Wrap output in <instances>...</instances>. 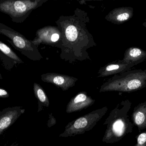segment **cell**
<instances>
[{
    "label": "cell",
    "mask_w": 146,
    "mask_h": 146,
    "mask_svg": "<svg viewBox=\"0 0 146 146\" xmlns=\"http://www.w3.org/2000/svg\"><path fill=\"white\" fill-rule=\"evenodd\" d=\"M87 13L76 9L71 16H61L56 21L61 33L57 47L61 49L62 59L69 62L90 59L87 50L96 45L87 28L89 22Z\"/></svg>",
    "instance_id": "obj_1"
},
{
    "label": "cell",
    "mask_w": 146,
    "mask_h": 146,
    "mask_svg": "<svg viewBox=\"0 0 146 146\" xmlns=\"http://www.w3.org/2000/svg\"><path fill=\"white\" fill-rule=\"evenodd\" d=\"M131 107L129 101H123L111 111L104 124L107 127L103 142L112 144L118 142L133 132V126L128 115Z\"/></svg>",
    "instance_id": "obj_2"
},
{
    "label": "cell",
    "mask_w": 146,
    "mask_h": 146,
    "mask_svg": "<svg viewBox=\"0 0 146 146\" xmlns=\"http://www.w3.org/2000/svg\"><path fill=\"white\" fill-rule=\"evenodd\" d=\"M146 86V70L135 69L114 75L101 86L100 92H132Z\"/></svg>",
    "instance_id": "obj_3"
},
{
    "label": "cell",
    "mask_w": 146,
    "mask_h": 146,
    "mask_svg": "<svg viewBox=\"0 0 146 146\" xmlns=\"http://www.w3.org/2000/svg\"><path fill=\"white\" fill-rule=\"evenodd\" d=\"M46 0H0V12L8 15L14 22H24L34 9Z\"/></svg>",
    "instance_id": "obj_4"
},
{
    "label": "cell",
    "mask_w": 146,
    "mask_h": 146,
    "mask_svg": "<svg viewBox=\"0 0 146 146\" xmlns=\"http://www.w3.org/2000/svg\"><path fill=\"white\" fill-rule=\"evenodd\" d=\"M0 34L8 38L9 40L7 39V41L28 59L38 61L43 58L38 47L32 41L29 40L24 35L1 22Z\"/></svg>",
    "instance_id": "obj_5"
},
{
    "label": "cell",
    "mask_w": 146,
    "mask_h": 146,
    "mask_svg": "<svg viewBox=\"0 0 146 146\" xmlns=\"http://www.w3.org/2000/svg\"><path fill=\"white\" fill-rule=\"evenodd\" d=\"M108 110L106 106L93 111L69 122L60 137L67 138L83 134L92 130L105 115Z\"/></svg>",
    "instance_id": "obj_6"
},
{
    "label": "cell",
    "mask_w": 146,
    "mask_h": 146,
    "mask_svg": "<svg viewBox=\"0 0 146 146\" xmlns=\"http://www.w3.org/2000/svg\"><path fill=\"white\" fill-rule=\"evenodd\" d=\"M36 35L32 42L37 47L41 44L57 47L60 39L61 33L58 27L48 26L38 29Z\"/></svg>",
    "instance_id": "obj_7"
},
{
    "label": "cell",
    "mask_w": 146,
    "mask_h": 146,
    "mask_svg": "<svg viewBox=\"0 0 146 146\" xmlns=\"http://www.w3.org/2000/svg\"><path fill=\"white\" fill-rule=\"evenodd\" d=\"M25 111L21 106L8 107L0 111V135L13 124Z\"/></svg>",
    "instance_id": "obj_8"
},
{
    "label": "cell",
    "mask_w": 146,
    "mask_h": 146,
    "mask_svg": "<svg viewBox=\"0 0 146 146\" xmlns=\"http://www.w3.org/2000/svg\"><path fill=\"white\" fill-rule=\"evenodd\" d=\"M41 79L44 82L53 84L63 91H67L74 87L78 80L75 77L53 73L42 75Z\"/></svg>",
    "instance_id": "obj_9"
},
{
    "label": "cell",
    "mask_w": 146,
    "mask_h": 146,
    "mask_svg": "<svg viewBox=\"0 0 146 146\" xmlns=\"http://www.w3.org/2000/svg\"><path fill=\"white\" fill-rule=\"evenodd\" d=\"M0 61L3 67L11 71L18 64L24 63L20 57L7 45L0 40Z\"/></svg>",
    "instance_id": "obj_10"
},
{
    "label": "cell",
    "mask_w": 146,
    "mask_h": 146,
    "mask_svg": "<svg viewBox=\"0 0 146 146\" xmlns=\"http://www.w3.org/2000/svg\"><path fill=\"white\" fill-rule=\"evenodd\" d=\"M95 101L86 92H80L71 99L67 105L66 112L70 114L81 111L92 105Z\"/></svg>",
    "instance_id": "obj_11"
},
{
    "label": "cell",
    "mask_w": 146,
    "mask_h": 146,
    "mask_svg": "<svg viewBox=\"0 0 146 146\" xmlns=\"http://www.w3.org/2000/svg\"><path fill=\"white\" fill-rule=\"evenodd\" d=\"M134 9L131 7L116 8L110 12L105 17L108 21L116 25H121L133 17Z\"/></svg>",
    "instance_id": "obj_12"
},
{
    "label": "cell",
    "mask_w": 146,
    "mask_h": 146,
    "mask_svg": "<svg viewBox=\"0 0 146 146\" xmlns=\"http://www.w3.org/2000/svg\"><path fill=\"white\" fill-rule=\"evenodd\" d=\"M134 66L133 64L126 63L122 60L117 62H113L101 68L99 70L98 77H105L122 73L129 71Z\"/></svg>",
    "instance_id": "obj_13"
},
{
    "label": "cell",
    "mask_w": 146,
    "mask_h": 146,
    "mask_svg": "<svg viewBox=\"0 0 146 146\" xmlns=\"http://www.w3.org/2000/svg\"><path fill=\"white\" fill-rule=\"evenodd\" d=\"M146 59V51L138 47H132L126 50L122 61L135 66L144 61Z\"/></svg>",
    "instance_id": "obj_14"
},
{
    "label": "cell",
    "mask_w": 146,
    "mask_h": 146,
    "mask_svg": "<svg viewBox=\"0 0 146 146\" xmlns=\"http://www.w3.org/2000/svg\"><path fill=\"white\" fill-rule=\"evenodd\" d=\"M132 119L139 130L146 129V102L139 104L135 108Z\"/></svg>",
    "instance_id": "obj_15"
},
{
    "label": "cell",
    "mask_w": 146,
    "mask_h": 146,
    "mask_svg": "<svg viewBox=\"0 0 146 146\" xmlns=\"http://www.w3.org/2000/svg\"><path fill=\"white\" fill-rule=\"evenodd\" d=\"M33 91L35 97L38 100L37 112L42 111L44 107L48 108L50 105L49 99L41 86L35 82L33 85Z\"/></svg>",
    "instance_id": "obj_16"
},
{
    "label": "cell",
    "mask_w": 146,
    "mask_h": 146,
    "mask_svg": "<svg viewBox=\"0 0 146 146\" xmlns=\"http://www.w3.org/2000/svg\"><path fill=\"white\" fill-rule=\"evenodd\" d=\"M135 146H146V131L139 135Z\"/></svg>",
    "instance_id": "obj_17"
},
{
    "label": "cell",
    "mask_w": 146,
    "mask_h": 146,
    "mask_svg": "<svg viewBox=\"0 0 146 146\" xmlns=\"http://www.w3.org/2000/svg\"><path fill=\"white\" fill-rule=\"evenodd\" d=\"M9 97V93L5 89L0 87V98H7Z\"/></svg>",
    "instance_id": "obj_18"
},
{
    "label": "cell",
    "mask_w": 146,
    "mask_h": 146,
    "mask_svg": "<svg viewBox=\"0 0 146 146\" xmlns=\"http://www.w3.org/2000/svg\"><path fill=\"white\" fill-rule=\"evenodd\" d=\"M55 118L52 115V113L50 115V120H49L48 123V126L49 127H50L51 126H54L56 124L55 122H53V120H55Z\"/></svg>",
    "instance_id": "obj_19"
},
{
    "label": "cell",
    "mask_w": 146,
    "mask_h": 146,
    "mask_svg": "<svg viewBox=\"0 0 146 146\" xmlns=\"http://www.w3.org/2000/svg\"><path fill=\"white\" fill-rule=\"evenodd\" d=\"M19 146V144H15V143H14V144H12L11 146Z\"/></svg>",
    "instance_id": "obj_20"
},
{
    "label": "cell",
    "mask_w": 146,
    "mask_h": 146,
    "mask_svg": "<svg viewBox=\"0 0 146 146\" xmlns=\"http://www.w3.org/2000/svg\"><path fill=\"white\" fill-rule=\"evenodd\" d=\"M143 25L144 26V27H145L146 28V20L143 23Z\"/></svg>",
    "instance_id": "obj_21"
},
{
    "label": "cell",
    "mask_w": 146,
    "mask_h": 146,
    "mask_svg": "<svg viewBox=\"0 0 146 146\" xmlns=\"http://www.w3.org/2000/svg\"><path fill=\"white\" fill-rule=\"evenodd\" d=\"M2 79V76L1 74V73H0V79Z\"/></svg>",
    "instance_id": "obj_22"
}]
</instances>
